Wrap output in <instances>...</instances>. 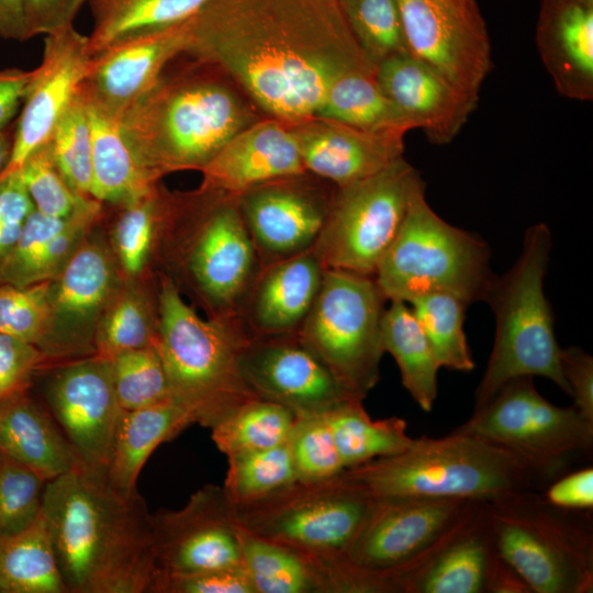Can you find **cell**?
Here are the masks:
<instances>
[{
  "instance_id": "obj_60",
  "label": "cell",
  "mask_w": 593,
  "mask_h": 593,
  "mask_svg": "<svg viewBox=\"0 0 593 593\" xmlns=\"http://www.w3.org/2000/svg\"><path fill=\"white\" fill-rule=\"evenodd\" d=\"M541 1H547V0H541Z\"/></svg>"
},
{
  "instance_id": "obj_36",
  "label": "cell",
  "mask_w": 593,
  "mask_h": 593,
  "mask_svg": "<svg viewBox=\"0 0 593 593\" xmlns=\"http://www.w3.org/2000/svg\"><path fill=\"white\" fill-rule=\"evenodd\" d=\"M325 414L345 469L399 454L414 439L405 419H372L361 400H349Z\"/></svg>"
},
{
  "instance_id": "obj_56",
  "label": "cell",
  "mask_w": 593,
  "mask_h": 593,
  "mask_svg": "<svg viewBox=\"0 0 593 593\" xmlns=\"http://www.w3.org/2000/svg\"><path fill=\"white\" fill-rule=\"evenodd\" d=\"M32 77L33 70L0 69V130L10 126L22 107Z\"/></svg>"
},
{
  "instance_id": "obj_44",
  "label": "cell",
  "mask_w": 593,
  "mask_h": 593,
  "mask_svg": "<svg viewBox=\"0 0 593 593\" xmlns=\"http://www.w3.org/2000/svg\"><path fill=\"white\" fill-rule=\"evenodd\" d=\"M110 361L113 385L122 411L172 400L163 359L154 345L122 353Z\"/></svg>"
},
{
  "instance_id": "obj_16",
  "label": "cell",
  "mask_w": 593,
  "mask_h": 593,
  "mask_svg": "<svg viewBox=\"0 0 593 593\" xmlns=\"http://www.w3.org/2000/svg\"><path fill=\"white\" fill-rule=\"evenodd\" d=\"M410 54L479 97L491 41L475 0H398Z\"/></svg>"
},
{
  "instance_id": "obj_40",
  "label": "cell",
  "mask_w": 593,
  "mask_h": 593,
  "mask_svg": "<svg viewBox=\"0 0 593 593\" xmlns=\"http://www.w3.org/2000/svg\"><path fill=\"white\" fill-rule=\"evenodd\" d=\"M440 368L469 372L474 368L463 332L468 303L443 292L426 293L409 302Z\"/></svg>"
},
{
  "instance_id": "obj_21",
  "label": "cell",
  "mask_w": 593,
  "mask_h": 593,
  "mask_svg": "<svg viewBox=\"0 0 593 593\" xmlns=\"http://www.w3.org/2000/svg\"><path fill=\"white\" fill-rule=\"evenodd\" d=\"M91 54L88 36L74 26L45 36L44 52L14 124L11 158L1 175L19 170L36 147L47 142L85 79Z\"/></svg>"
},
{
  "instance_id": "obj_45",
  "label": "cell",
  "mask_w": 593,
  "mask_h": 593,
  "mask_svg": "<svg viewBox=\"0 0 593 593\" xmlns=\"http://www.w3.org/2000/svg\"><path fill=\"white\" fill-rule=\"evenodd\" d=\"M49 142L56 163L71 188L82 197L92 198L91 132L87 107L79 91L57 122Z\"/></svg>"
},
{
  "instance_id": "obj_4",
  "label": "cell",
  "mask_w": 593,
  "mask_h": 593,
  "mask_svg": "<svg viewBox=\"0 0 593 593\" xmlns=\"http://www.w3.org/2000/svg\"><path fill=\"white\" fill-rule=\"evenodd\" d=\"M342 474L372 497L472 500L540 491L556 479L513 451L458 429L444 437L414 438L405 450L344 469Z\"/></svg>"
},
{
  "instance_id": "obj_31",
  "label": "cell",
  "mask_w": 593,
  "mask_h": 593,
  "mask_svg": "<svg viewBox=\"0 0 593 593\" xmlns=\"http://www.w3.org/2000/svg\"><path fill=\"white\" fill-rule=\"evenodd\" d=\"M83 101L92 143L91 197L101 203L118 205L144 194L158 180L133 152L123 134L121 122Z\"/></svg>"
},
{
  "instance_id": "obj_49",
  "label": "cell",
  "mask_w": 593,
  "mask_h": 593,
  "mask_svg": "<svg viewBox=\"0 0 593 593\" xmlns=\"http://www.w3.org/2000/svg\"><path fill=\"white\" fill-rule=\"evenodd\" d=\"M46 481L0 452V534H15L41 515Z\"/></svg>"
},
{
  "instance_id": "obj_24",
  "label": "cell",
  "mask_w": 593,
  "mask_h": 593,
  "mask_svg": "<svg viewBox=\"0 0 593 593\" xmlns=\"http://www.w3.org/2000/svg\"><path fill=\"white\" fill-rule=\"evenodd\" d=\"M377 79L413 127L437 145L459 134L479 100L410 53L378 64Z\"/></svg>"
},
{
  "instance_id": "obj_14",
  "label": "cell",
  "mask_w": 593,
  "mask_h": 593,
  "mask_svg": "<svg viewBox=\"0 0 593 593\" xmlns=\"http://www.w3.org/2000/svg\"><path fill=\"white\" fill-rule=\"evenodd\" d=\"M456 429L500 445L555 478L593 447V422L573 405L550 403L533 377L507 381Z\"/></svg>"
},
{
  "instance_id": "obj_37",
  "label": "cell",
  "mask_w": 593,
  "mask_h": 593,
  "mask_svg": "<svg viewBox=\"0 0 593 593\" xmlns=\"http://www.w3.org/2000/svg\"><path fill=\"white\" fill-rule=\"evenodd\" d=\"M179 194L155 183L144 194L122 204L113 227V244L126 275L141 273L154 246L166 236L176 214Z\"/></svg>"
},
{
  "instance_id": "obj_15",
  "label": "cell",
  "mask_w": 593,
  "mask_h": 593,
  "mask_svg": "<svg viewBox=\"0 0 593 593\" xmlns=\"http://www.w3.org/2000/svg\"><path fill=\"white\" fill-rule=\"evenodd\" d=\"M335 192L336 186L304 171L266 181L237 195L261 266L311 250L325 226Z\"/></svg>"
},
{
  "instance_id": "obj_17",
  "label": "cell",
  "mask_w": 593,
  "mask_h": 593,
  "mask_svg": "<svg viewBox=\"0 0 593 593\" xmlns=\"http://www.w3.org/2000/svg\"><path fill=\"white\" fill-rule=\"evenodd\" d=\"M152 525L163 579L243 563L242 527L223 486H202L181 508L152 514Z\"/></svg>"
},
{
  "instance_id": "obj_41",
  "label": "cell",
  "mask_w": 593,
  "mask_h": 593,
  "mask_svg": "<svg viewBox=\"0 0 593 593\" xmlns=\"http://www.w3.org/2000/svg\"><path fill=\"white\" fill-rule=\"evenodd\" d=\"M158 323V305L152 306L142 292L114 294L96 327L94 354L105 358L153 345Z\"/></svg>"
},
{
  "instance_id": "obj_10",
  "label": "cell",
  "mask_w": 593,
  "mask_h": 593,
  "mask_svg": "<svg viewBox=\"0 0 593 593\" xmlns=\"http://www.w3.org/2000/svg\"><path fill=\"white\" fill-rule=\"evenodd\" d=\"M385 296L371 276L328 269L296 332L344 388L363 400L380 379Z\"/></svg>"
},
{
  "instance_id": "obj_26",
  "label": "cell",
  "mask_w": 593,
  "mask_h": 593,
  "mask_svg": "<svg viewBox=\"0 0 593 593\" xmlns=\"http://www.w3.org/2000/svg\"><path fill=\"white\" fill-rule=\"evenodd\" d=\"M325 269L313 249L262 266L238 320L253 337L296 334L318 293Z\"/></svg>"
},
{
  "instance_id": "obj_33",
  "label": "cell",
  "mask_w": 593,
  "mask_h": 593,
  "mask_svg": "<svg viewBox=\"0 0 593 593\" xmlns=\"http://www.w3.org/2000/svg\"><path fill=\"white\" fill-rule=\"evenodd\" d=\"M381 336L384 353L396 361L403 387L423 411L430 412L440 366L409 303L390 301L382 316Z\"/></svg>"
},
{
  "instance_id": "obj_50",
  "label": "cell",
  "mask_w": 593,
  "mask_h": 593,
  "mask_svg": "<svg viewBox=\"0 0 593 593\" xmlns=\"http://www.w3.org/2000/svg\"><path fill=\"white\" fill-rule=\"evenodd\" d=\"M46 362L35 345L0 333V401L29 389L33 374Z\"/></svg>"
},
{
  "instance_id": "obj_47",
  "label": "cell",
  "mask_w": 593,
  "mask_h": 593,
  "mask_svg": "<svg viewBox=\"0 0 593 593\" xmlns=\"http://www.w3.org/2000/svg\"><path fill=\"white\" fill-rule=\"evenodd\" d=\"M49 281L0 286V333L35 345L42 353L51 325ZM44 354V353H43Z\"/></svg>"
},
{
  "instance_id": "obj_35",
  "label": "cell",
  "mask_w": 593,
  "mask_h": 593,
  "mask_svg": "<svg viewBox=\"0 0 593 593\" xmlns=\"http://www.w3.org/2000/svg\"><path fill=\"white\" fill-rule=\"evenodd\" d=\"M0 593H67L42 512L26 529L0 534Z\"/></svg>"
},
{
  "instance_id": "obj_9",
  "label": "cell",
  "mask_w": 593,
  "mask_h": 593,
  "mask_svg": "<svg viewBox=\"0 0 593 593\" xmlns=\"http://www.w3.org/2000/svg\"><path fill=\"white\" fill-rule=\"evenodd\" d=\"M480 237L444 221L427 203L425 186L413 195L402 226L373 278L387 300L409 303L443 292L466 303L484 301L496 276Z\"/></svg>"
},
{
  "instance_id": "obj_20",
  "label": "cell",
  "mask_w": 593,
  "mask_h": 593,
  "mask_svg": "<svg viewBox=\"0 0 593 593\" xmlns=\"http://www.w3.org/2000/svg\"><path fill=\"white\" fill-rule=\"evenodd\" d=\"M115 294L110 254L98 242L82 240L61 271L51 280L47 360L94 354L100 316Z\"/></svg>"
},
{
  "instance_id": "obj_30",
  "label": "cell",
  "mask_w": 593,
  "mask_h": 593,
  "mask_svg": "<svg viewBox=\"0 0 593 593\" xmlns=\"http://www.w3.org/2000/svg\"><path fill=\"white\" fill-rule=\"evenodd\" d=\"M191 424L189 414L174 400L122 411L105 471L109 482L124 492L137 491L138 475L153 451Z\"/></svg>"
},
{
  "instance_id": "obj_53",
  "label": "cell",
  "mask_w": 593,
  "mask_h": 593,
  "mask_svg": "<svg viewBox=\"0 0 593 593\" xmlns=\"http://www.w3.org/2000/svg\"><path fill=\"white\" fill-rule=\"evenodd\" d=\"M560 368L573 399V406L586 421L593 422V358L579 347L560 350Z\"/></svg>"
},
{
  "instance_id": "obj_28",
  "label": "cell",
  "mask_w": 593,
  "mask_h": 593,
  "mask_svg": "<svg viewBox=\"0 0 593 593\" xmlns=\"http://www.w3.org/2000/svg\"><path fill=\"white\" fill-rule=\"evenodd\" d=\"M0 452L46 482L83 466L47 407L27 389L0 401Z\"/></svg>"
},
{
  "instance_id": "obj_55",
  "label": "cell",
  "mask_w": 593,
  "mask_h": 593,
  "mask_svg": "<svg viewBox=\"0 0 593 593\" xmlns=\"http://www.w3.org/2000/svg\"><path fill=\"white\" fill-rule=\"evenodd\" d=\"M541 495L549 504L557 507L573 511H592V467L562 473L542 490Z\"/></svg>"
},
{
  "instance_id": "obj_8",
  "label": "cell",
  "mask_w": 593,
  "mask_h": 593,
  "mask_svg": "<svg viewBox=\"0 0 593 593\" xmlns=\"http://www.w3.org/2000/svg\"><path fill=\"white\" fill-rule=\"evenodd\" d=\"M486 505L499 555L533 593L593 591L592 511L553 506L536 490L499 495Z\"/></svg>"
},
{
  "instance_id": "obj_27",
  "label": "cell",
  "mask_w": 593,
  "mask_h": 593,
  "mask_svg": "<svg viewBox=\"0 0 593 593\" xmlns=\"http://www.w3.org/2000/svg\"><path fill=\"white\" fill-rule=\"evenodd\" d=\"M536 45L561 96L593 99V0L541 1Z\"/></svg>"
},
{
  "instance_id": "obj_54",
  "label": "cell",
  "mask_w": 593,
  "mask_h": 593,
  "mask_svg": "<svg viewBox=\"0 0 593 593\" xmlns=\"http://www.w3.org/2000/svg\"><path fill=\"white\" fill-rule=\"evenodd\" d=\"M87 0H22L30 37L57 33L74 26V20Z\"/></svg>"
},
{
  "instance_id": "obj_23",
  "label": "cell",
  "mask_w": 593,
  "mask_h": 593,
  "mask_svg": "<svg viewBox=\"0 0 593 593\" xmlns=\"http://www.w3.org/2000/svg\"><path fill=\"white\" fill-rule=\"evenodd\" d=\"M306 171L345 187L404 157L403 133H376L323 116L291 125Z\"/></svg>"
},
{
  "instance_id": "obj_19",
  "label": "cell",
  "mask_w": 593,
  "mask_h": 593,
  "mask_svg": "<svg viewBox=\"0 0 593 593\" xmlns=\"http://www.w3.org/2000/svg\"><path fill=\"white\" fill-rule=\"evenodd\" d=\"M238 363L258 398L284 406L295 417L325 414L349 400H359L296 334L251 336L240 349Z\"/></svg>"
},
{
  "instance_id": "obj_43",
  "label": "cell",
  "mask_w": 593,
  "mask_h": 593,
  "mask_svg": "<svg viewBox=\"0 0 593 593\" xmlns=\"http://www.w3.org/2000/svg\"><path fill=\"white\" fill-rule=\"evenodd\" d=\"M338 1L360 47L376 66L410 53L398 0Z\"/></svg>"
},
{
  "instance_id": "obj_51",
  "label": "cell",
  "mask_w": 593,
  "mask_h": 593,
  "mask_svg": "<svg viewBox=\"0 0 593 593\" xmlns=\"http://www.w3.org/2000/svg\"><path fill=\"white\" fill-rule=\"evenodd\" d=\"M159 593H256V589L242 563L167 575L163 579Z\"/></svg>"
},
{
  "instance_id": "obj_29",
  "label": "cell",
  "mask_w": 593,
  "mask_h": 593,
  "mask_svg": "<svg viewBox=\"0 0 593 593\" xmlns=\"http://www.w3.org/2000/svg\"><path fill=\"white\" fill-rule=\"evenodd\" d=\"M500 555L486 500L411 582L409 593H488Z\"/></svg>"
},
{
  "instance_id": "obj_52",
  "label": "cell",
  "mask_w": 593,
  "mask_h": 593,
  "mask_svg": "<svg viewBox=\"0 0 593 593\" xmlns=\"http://www.w3.org/2000/svg\"><path fill=\"white\" fill-rule=\"evenodd\" d=\"M34 204L20 170L0 176V261L22 233Z\"/></svg>"
},
{
  "instance_id": "obj_3",
  "label": "cell",
  "mask_w": 593,
  "mask_h": 593,
  "mask_svg": "<svg viewBox=\"0 0 593 593\" xmlns=\"http://www.w3.org/2000/svg\"><path fill=\"white\" fill-rule=\"evenodd\" d=\"M183 56L165 68L120 121L133 152L156 180L179 170L201 171L231 138L266 118L220 69Z\"/></svg>"
},
{
  "instance_id": "obj_25",
  "label": "cell",
  "mask_w": 593,
  "mask_h": 593,
  "mask_svg": "<svg viewBox=\"0 0 593 593\" xmlns=\"http://www.w3.org/2000/svg\"><path fill=\"white\" fill-rule=\"evenodd\" d=\"M304 171L291 125L266 116L231 138L201 169L200 187L239 195L266 181Z\"/></svg>"
},
{
  "instance_id": "obj_57",
  "label": "cell",
  "mask_w": 593,
  "mask_h": 593,
  "mask_svg": "<svg viewBox=\"0 0 593 593\" xmlns=\"http://www.w3.org/2000/svg\"><path fill=\"white\" fill-rule=\"evenodd\" d=\"M0 37L19 42L31 38L22 0H0Z\"/></svg>"
},
{
  "instance_id": "obj_7",
  "label": "cell",
  "mask_w": 593,
  "mask_h": 593,
  "mask_svg": "<svg viewBox=\"0 0 593 593\" xmlns=\"http://www.w3.org/2000/svg\"><path fill=\"white\" fill-rule=\"evenodd\" d=\"M551 249L545 223L527 228L523 249L501 278L495 277L485 302L495 315L492 351L474 392V409L485 404L507 381L544 377L570 395L560 368V350L551 306L544 291Z\"/></svg>"
},
{
  "instance_id": "obj_59",
  "label": "cell",
  "mask_w": 593,
  "mask_h": 593,
  "mask_svg": "<svg viewBox=\"0 0 593 593\" xmlns=\"http://www.w3.org/2000/svg\"><path fill=\"white\" fill-rule=\"evenodd\" d=\"M14 125L0 130V176L9 164L13 149Z\"/></svg>"
},
{
  "instance_id": "obj_46",
  "label": "cell",
  "mask_w": 593,
  "mask_h": 593,
  "mask_svg": "<svg viewBox=\"0 0 593 593\" xmlns=\"http://www.w3.org/2000/svg\"><path fill=\"white\" fill-rule=\"evenodd\" d=\"M19 170L35 210L45 215L68 216L92 199L78 194L68 183L49 139L32 150Z\"/></svg>"
},
{
  "instance_id": "obj_2",
  "label": "cell",
  "mask_w": 593,
  "mask_h": 593,
  "mask_svg": "<svg viewBox=\"0 0 593 593\" xmlns=\"http://www.w3.org/2000/svg\"><path fill=\"white\" fill-rule=\"evenodd\" d=\"M42 515L67 593H159L152 513L137 491L80 466L46 482Z\"/></svg>"
},
{
  "instance_id": "obj_1",
  "label": "cell",
  "mask_w": 593,
  "mask_h": 593,
  "mask_svg": "<svg viewBox=\"0 0 593 593\" xmlns=\"http://www.w3.org/2000/svg\"><path fill=\"white\" fill-rule=\"evenodd\" d=\"M182 55L220 69L290 125L316 116L339 77L377 70L338 0H210L184 22Z\"/></svg>"
},
{
  "instance_id": "obj_11",
  "label": "cell",
  "mask_w": 593,
  "mask_h": 593,
  "mask_svg": "<svg viewBox=\"0 0 593 593\" xmlns=\"http://www.w3.org/2000/svg\"><path fill=\"white\" fill-rule=\"evenodd\" d=\"M372 502L365 489L340 472L318 481L296 480L233 505L245 530L312 558H331L345 553Z\"/></svg>"
},
{
  "instance_id": "obj_12",
  "label": "cell",
  "mask_w": 593,
  "mask_h": 593,
  "mask_svg": "<svg viewBox=\"0 0 593 593\" xmlns=\"http://www.w3.org/2000/svg\"><path fill=\"white\" fill-rule=\"evenodd\" d=\"M483 500L433 496L373 497L345 557L409 593L413 579L452 538Z\"/></svg>"
},
{
  "instance_id": "obj_13",
  "label": "cell",
  "mask_w": 593,
  "mask_h": 593,
  "mask_svg": "<svg viewBox=\"0 0 593 593\" xmlns=\"http://www.w3.org/2000/svg\"><path fill=\"white\" fill-rule=\"evenodd\" d=\"M424 186L419 172L402 157L369 178L336 187L313 251L325 268L373 277L413 195Z\"/></svg>"
},
{
  "instance_id": "obj_38",
  "label": "cell",
  "mask_w": 593,
  "mask_h": 593,
  "mask_svg": "<svg viewBox=\"0 0 593 593\" xmlns=\"http://www.w3.org/2000/svg\"><path fill=\"white\" fill-rule=\"evenodd\" d=\"M242 561L256 593H325L318 570L307 556L243 527Z\"/></svg>"
},
{
  "instance_id": "obj_39",
  "label": "cell",
  "mask_w": 593,
  "mask_h": 593,
  "mask_svg": "<svg viewBox=\"0 0 593 593\" xmlns=\"http://www.w3.org/2000/svg\"><path fill=\"white\" fill-rule=\"evenodd\" d=\"M294 414L275 402L255 398L211 428L217 449L227 458L288 441Z\"/></svg>"
},
{
  "instance_id": "obj_58",
  "label": "cell",
  "mask_w": 593,
  "mask_h": 593,
  "mask_svg": "<svg viewBox=\"0 0 593 593\" xmlns=\"http://www.w3.org/2000/svg\"><path fill=\"white\" fill-rule=\"evenodd\" d=\"M488 593H533L521 574L501 556L491 575Z\"/></svg>"
},
{
  "instance_id": "obj_34",
  "label": "cell",
  "mask_w": 593,
  "mask_h": 593,
  "mask_svg": "<svg viewBox=\"0 0 593 593\" xmlns=\"http://www.w3.org/2000/svg\"><path fill=\"white\" fill-rule=\"evenodd\" d=\"M316 116L376 133L406 134L414 130L381 88L377 70H357L339 77L328 89Z\"/></svg>"
},
{
  "instance_id": "obj_6",
  "label": "cell",
  "mask_w": 593,
  "mask_h": 593,
  "mask_svg": "<svg viewBox=\"0 0 593 593\" xmlns=\"http://www.w3.org/2000/svg\"><path fill=\"white\" fill-rule=\"evenodd\" d=\"M166 256L209 318H238L261 269L237 195L199 187L179 194Z\"/></svg>"
},
{
  "instance_id": "obj_32",
  "label": "cell",
  "mask_w": 593,
  "mask_h": 593,
  "mask_svg": "<svg viewBox=\"0 0 593 593\" xmlns=\"http://www.w3.org/2000/svg\"><path fill=\"white\" fill-rule=\"evenodd\" d=\"M210 0H89L91 57L120 42L183 23Z\"/></svg>"
},
{
  "instance_id": "obj_22",
  "label": "cell",
  "mask_w": 593,
  "mask_h": 593,
  "mask_svg": "<svg viewBox=\"0 0 593 593\" xmlns=\"http://www.w3.org/2000/svg\"><path fill=\"white\" fill-rule=\"evenodd\" d=\"M184 22L120 42L93 55L79 89L82 98L121 121L165 68L182 55Z\"/></svg>"
},
{
  "instance_id": "obj_18",
  "label": "cell",
  "mask_w": 593,
  "mask_h": 593,
  "mask_svg": "<svg viewBox=\"0 0 593 593\" xmlns=\"http://www.w3.org/2000/svg\"><path fill=\"white\" fill-rule=\"evenodd\" d=\"M44 396L82 465L105 472L122 413L111 361L93 354L64 363L51 377Z\"/></svg>"
},
{
  "instance_id": "obj_48",
  "label": "cell",
  "mask_w": 593,
  "mask_h": 593,
  "mask_svg": "<svg viewBox=\"0 0 593 593\" xmlns=\"http://www.w3.org/2000/svg\"><path fill=\"white\" fill-rule=\"evenodd\" d=\"M288 444L299 481L329 479L345 469L326 414L295 417Z\"/></svg>"
},
{
  "instance_id": "obj_42",
  "label": "cell",
  "mask_w": 593,
  "mask_h": 593,
  "mask_svg": "<svg viewBox=\"0 0 593 593\" xmlns=\"http://www.w3.org/2000/svg\"><path fill=\"white\" fill-rule=\"evenodd\" d=\"M223 489L234 504L264 497L298 480L288 441L227 458Z\"/></svg>"
},
{
  "instance_id": "obj_5",
  "label": "cell",
  "mask_w": 593,
  "mask_h": 593,
  "mask_svg": "<svg viewBox=\"0 0 593 593\" xmlns=\"http://www.w3.org/2000/svg\"><path fill=\"white\" fill-rule=\"evenodd\" d=\"M157 293L158 323L153 345L159 353L171 399L210 429L240 405L258 398L244 380L238 357L251 337L240 321L204 318L168 276Z\"/></svg>"
}]
</instances>
